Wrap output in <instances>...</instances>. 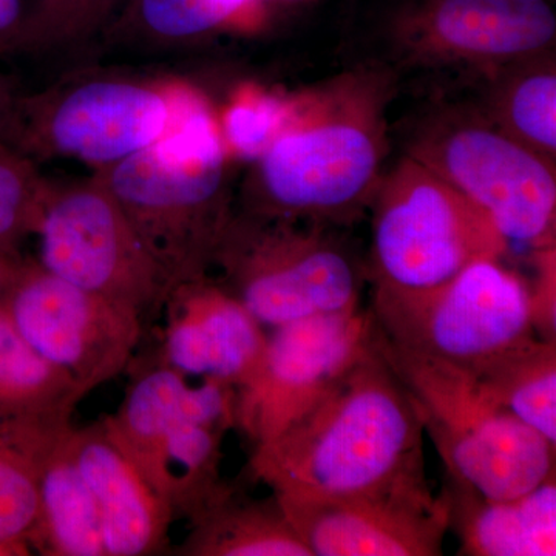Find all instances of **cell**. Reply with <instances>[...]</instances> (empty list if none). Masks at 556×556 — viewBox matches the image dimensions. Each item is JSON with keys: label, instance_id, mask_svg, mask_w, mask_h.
<instances>
[{"label": "cell", "instance_id": "32", "mask_svg": "<svg viewBox=\"0 0 556 556\" xmlns=\"http://www.w3.org/2000/svg\"><path fill=\"white\" fill-rule=\"evenodd\" d=\"M20 254H9V252H0V313H3L7 295L16 276L17 268L21 265Z\"/></svg>", "mask_w": 556, "mask_h": 556}, {"label": "cell", "instance_id": "12", "mask_svg": "<svg viewBox=\"0 0 556 556\" xmlns=\"http://www.w3.org/2000/svg\"><path fill=\"white\" fill-rule=\"evenodd\" d=\"M3 314L84 397L127 371L146 327L134 309L84 291L31 258L21 260Z\"/></svg>", "mask_w": 556, "mask_h": 556}, {"label": "cell", "instance_id": "23", "mask_svg": "<svg viewBox=\"0 0 556 556\" xmlns=\"http://www.w3.org/2000/svg\"><path fill=\"white\" fill-rule=\"evenodd\" d=\"M471 375L493 402L556 447V340L533 336Z\"/></svg>", "mask_w": 556, "mask_h": 556}, {"label": "cell", "instance_id": "7", "mask_svg": "<svg viewBox=\"0 0 556 556\" xmlns=\"http://www.w3.org/2000/svg\"><path fill=\"white\" fill-rule=\"evenodd\" d=\"M368 214L371 291H427L510 249L484 211L407 155L386 172Z\"/></svg>", "mask_w": 556, "mask_h": 556}, {"label": "cell", "instance_id": "8", "mask_svg": "<svg viewBox=\"0 0 556 556\" xmlns=\"http://www.w3.org/2000/svg\"><path fill=\"white\" fill-rule=\"evenodd\" d=\"M404 155L484 211L508 243L556 247L555 164L507 135L478 104L428 113Z\"/></svg>", "mask_w": 556, "mask_h": 556}, {"label": "cell", "instance_id": "31", "mask_svg": "<svg viewBox=\"0 0 556 556\" xmlns=\"http://www.w3.org/2000/svg\"><path fill=\"white\" fill-rule=\"evenodd\" d=\"M17 98H20V93L14 90L11 80L0 72V138L9 129L14 109H16Z\"/></svg>", "mask_w": 556, "mask_h": 556}, {"label": "cell", "instance_id": "11", "mask_svg": "<svg viewBox=\"0 0 556 556\" xmlns=\"http://www.w3.org/2000/svg\"><path fill=\"white\" fill-rule=\"evenodd\" d=\"M35 237L49 273L134 309L146 324L163 314L175 285L93 174L49 179Z\"/></svg>", "mask_w": 556, "mask_h": 556}, {"label": "cell", "instance_id": "33", "mask_svg": "<svg viewBox=\"0 0 556 556\" xmlns=\"http://www.w3.org/2000/svg\"><path fill=\"white\" fill-rule=\"evenodd\" d=\"M31 551L27 546H17V544L0 543V556H27Z\"/></svg>", "mask_w": 556, "mask_h": 556}, {"label": "cell", "instance_id": "28", "mask_svg": "<svg viewBox=\"0 0 556 556\" xmlns=\"http://www.w3.org/2000/svg\"><path fill=\"white\" fill-rule=\"evenodd\" d=\"M47 185L39 164L0 138V252L20 254L22 241L35 236Z\"/></svg>", "mask_w": 556, "mask_h": 556}, {"label": "cell", "instance_id": "22", "mask_svg": "<svg viewBox=\"0 0 556 556\" xmlns=\"http://www.w3.org/2000/svg\"><path fill=\"white\" fill-rule=\"evenodd\" d=\"M83 399L75 383L39 357L0 313V422H72Z\"/></svg>", "mask_w": 556, "mask_h": 556}, {"label": "cell", "instance_id": "20", "mask_svg": "<svg viewBox=\"0 0 556 556\" xmlns=\"http://www.w3.org/2000/svg\"><path fill=\"white\" fill-rule=\"evenodd\" d=\"M188 525L179 556H313L273 493L252 497L226 482Z\"/></svg>", "mask_w": 556, "mask_h": 556}, {"label": "cell", "instance_id": "26", "mask_svg": "<svg viewBox=\"0 0 556 556\" xmlns=\"http://www.w3.org/2000/svg\"><path fill=\"white\" fill-rule=\"evenodd\" d=\"M35 426L38 424L0 422V543L28 548L38 518V482L31 447Z\"/></svg>", "mask_w": 556, "mask_h": 556}, {"label": "cell", "instance_id": "6", "mask_svg": "<svg viewBox=\"0 0 556 556\" xmlns=\"http://www.w3.org/2000/svg\"><path fill=\"white\" fill-rule=\"evenodd\" d=\"M214 269L266 329L361 309L365 262L340 228L233 212Z\"/></svg>", "mask_w": 556, "mask_h": 556}, {"label": "cell", "instance_id": "29", "mask_svg": "<svg viewBox=\"0 0 556 556\" xmlns=\"http://www.w3.org/2000/svg\"><path fill=\"white\" fill-rule=\"evenodd\" d=\"M536 266V283H530L532 294V318L536 336L556 340V247L533 251Z\"/></svg>", "mask_w": 556, "mask_h": 556}, {"label": "cell", "instance_id": "16", "mask_svg": "<svg viewBox=\"0 0 556 556\" xmlns=\"http://www.w3.org/2000/svg\"><path fill=\"white\" fill-rule=\"evenodd\" d=\"M160 361L186 378L239 388L257 367L268 329L208 274L172 289Z\"/></svg>", "mask_w": 556, "mask_h": 556}, {"label": "cell", "instance_id": "13", "mask_svg": "<svg viewBox=\"0 0 556 556\" xmlns=\"http://www.w3.org/2000/svg\"><path fill=\"white\" fill-rule=\"evenodd\" d=\"M390 39L413 67L484 78L554 51L556 14L548 0H405L391 16Z\"/></svg>", "mask_w": 556, "mask_h": 556}, {"label": "cell", "instance_id": "17", "mask_svg": "<svg viewBox=\"0 0 556 556\" xmlns=\"http://www.w3.org/2000/svg\"><path fill=\"white\" fill-rule=\"evenodd\" d=\"M73 452L89 484L108 556H153L169 551L174 517L116 447L101 419L73 428Z\"/></svg>", "mask_w": 556, "mask_h": 556}, {"label": "cell", "instance_id": "21", "mask_svg": "<svg viewBox=\"0 0 556 556\" xmlns=\"http://www.w3.org/2000/svg\"><path fill=\"white\" fill-rule=\"evenodd\" d=\"M479 108L511 138L556 166V65L554 51L496 70L481 78Z\"/></svg>", "mask_w": 556, "mask_h": 556}, {"label": "cell", "instance_id": "34", "mask_svg": "<svg viewBox=\"0 0 556 556\" xmlns=\"http://www.w3.org/2000/svg\"><path fill=\"white\" fill-rule=\"evenodd\" d=\"M287 2H308V0H287Z\"/></svg>", "mask_w": 556, "mask_h": 556}, {"label": "cell", "instance_id": "3", "mask_svg": "<svg viewBox=\"0 0 556 556\" xmlns=\"http://www.w3.org/2000/svg\"><path fill=\"white\" fill-rule=\"evenodd\" d=\"M233 164L217 110L197 87L174 79L169 126L161 138L91 174L177 287L214 270L219 241L236 212Z\"/></svg>", "mask_w": 556, "mask_h": 556}, {"label": "cell", "instance_id": "4", "mask_svg": "<svg viewBox=\"0 0 556 556\" xmlns=\"http://www.w3.org/2000/svg\"><path fill=\"white\" fill-rule=\"evenodd\" d=\"M236 387L190 382L159 361L137 372L101 422L175 521L189 522L226 484L223 442L236 428Z\"/></svg>", "mask_w": 556, "mask_h": 556}, {"label": "cell", "instance_id": "19", "mask_svg": "<svg viewBox=\"0 0 556 556\" xmlns=\"http://www.w3.org/2000/svg\"><path fill=\"white\" fill-rule=\"evenodd\" d=\"M457 555L555 556L556 479L507 500H492L448 477L444 489Z\"/></svg>", "mask_w": 556, "mask_h": 556}, {"label": "cell", "instance_id": "5", "mask_svg": "<svg viewBox=\"0 0 556 556\" xmlns=\"http://www.w3.org/2000/svg\"><path fill=\"white\" fill-rule=\"evenodd\" d=\"M375 340L415 402L447 477L492 500L522 495L554 477L555 445L493 402L471 372L394 345L376 324Z\"/></svg>", "mask_w": 556, "mask_h": 556}, {"label": "cell", "instance_id": "9", "mask_svg": "<svg viewBox=\"0 0 556 556\" xmlns=\"http://www.w3.org/2000/svg\"><path fill=\"white\" fill-rule=\"evenodd\" d=\"M174 79L83 70L17 98L3 139L40 164L78 161L91 172L141 152L169 126Z\"/></svg>", "mask_w": 556, "mask_h": 556}, {"label": "cell", "instance_id": "25", "mask_svg": "<svg viewBox=\"0 0 556 556\" xmlns=\"http://www.w3.org/2000/svg\"><path fill=\"white\" fill-rule=\"evenodd\" d=\"M295 93L243 84L217 112L223 142L233 163H255L294 115Z\"/></svg>", "mask_w": 556, "mask_h": 556}, {"label": "cell", "instance_id": "2", "mask_svg": "<svg viewBox=\"0 0 556 556\" xmlns=\"http://www.w3.org/2000/svg\"><path fill=\"white\" fill-rule=\"evenodd\" d=\"M422 420L371 342L316 404L268 444L249 473L287 496L368 492L427 481Z\"/></svg>", "mask_w": 556, "mask_h": 556}, {"label": "cell", "instance_id": "27", "mask_svg": "<svg viewBox=\"0 0 556 556\" xmlns=\"http://www.w3.org/2000/svg\"><path fill=\"white\" fill-rule=\"evenodd\" d=\"M127 0H33L25 10L20 53H58L109 27Z\"/></svg>", "mask_w": 556, "mask_h": 556}, {"label": "cell", "instance_id": "30", "mask_svg": "<svg viewBox=\"0 0 556 556\" xmlns=\"http://www.w3.org/2000/svg\"><path fill=\"white\" fill-rule=\"evenodd\" d=\"M25 10L24 0H0V54L20 53Z\"/></svg>", "mask_w": 556, "mask_h": 556}, {"label": "cell", "instance_id": "24", "mask_svg": "<svg viewBox=\"0 0 556 556\" xmlns=\"http://www.w3.org/2000/svg\"><path fill=\"white\" fill-rule=\"evenodd\" d=\"M255 0H127L105 31L112 40L177 47L228 27Z\"/></svg>", "mask_w": 556, "mask_h": 556}, {"label": "cell", "instance_id": "14", "mask_svg": "<svg viewBox=\"0 0 556 556\" xmlns=\"http://www.w3.org/2000/svg\"><path fill=\"white\" fill-rule=\"evenodd\" d=\"M372 331L369 309L269 329L257 367L237 388L236 428L252 450L305 415L364 353Z\"/></svg>", "mask_w": 556, "mask_h": 556}, {"label": "cell", "instance_id": "1", "mask_svg": "<svg viewBox=\"0 0 556 556\" xmlns=\"http://www.w3.org/2000/svg\"><path fill=\"white\" fill-rule=\"evenodd\" d=\"M396 78L358 65L295 91L294 115L255 163L236 201L255 217L345 229L368 214L388 156Z\"/></svg>", "mask_w": 556, "mask_h": 556}, {"label": "cell", "instance_id": "10", "mask_svg": "<svg viewBox=\"0 0 556 556\" xmlns=\"http://www.w3.org/2000/svg\"><path fill=\"white\" fill-rule=\"evenodd\" d=\"M503 260H479L422 292L371 291L372 320L394 345L477 372L536 336L530 283Z\"/></svg>", "mask_w": 556, "mask_h": 556}, {"label": "cell", "instance_id": "15", "mask_svg": "<svg viewBox=\"0 0 556 556\" xmlns=\"http://www.w3.org/2000/svg\"><path fill=\"white\" fill-rule=\"evenodd\" d=\"M276 497L313 556H438L450 530L447 496L434 495L428 479L343 495Z\"/></svg>", "mask_w": 556, "mask_h": 556}, {"label": "cell", "instance_id": "18", "mask_svg": "<svg viewBox=\"0 0 556 556\" xmlns=\"http://www.w3.org/2000/svg\"><path fill=\"white\" fill-rule=\"evenodd\" d=\"M73 428H33L38 518L28 544L43 556H108L97 501L73 452Z\"/></svg>", "mask_w": 556, "mask_h": 556}]
</instances>
